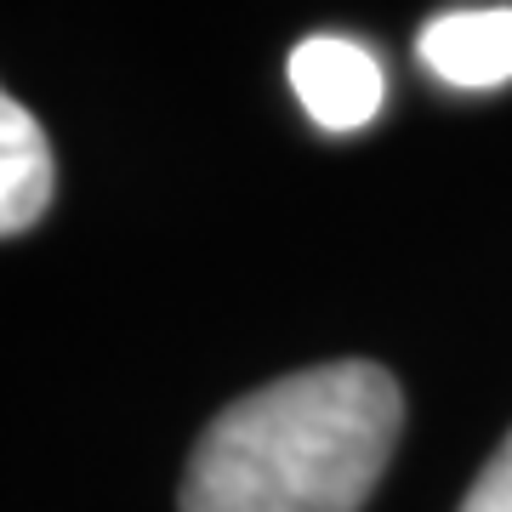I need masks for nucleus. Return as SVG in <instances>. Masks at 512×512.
I'll return each mask as SVG.
<instances>
[{
  "mask_svg": "<svg viewBox=\"0 0 512 512\" xmlns=\"http://www.w3.org/2000/svg\"><path fill=\"white\" fill-rule=\"evenodd\" d=\"M399 382L370 359L234 399L194 444L183 512H359L399 444Z\"/></svg>",
  "mask_w": 512,
  "mask_h": 512,
  "instance_id": "1",
  "label": "nucleus"
},
{
  "mask_svg": "<svg viewBox=\"0 0 512 512\" xmlns=\"http://www.w3.org/2000/svg\"><path fill=\"white\" fill-rule=\"evenodd\" d=\"M291 86L319 131H359L382 114L387 74L376 63V52H365L359 40L308 35L291 52Z\"/></svg>",
  "mask_w": 512,
  "mask_h": 512,
  "instance_id": "2",
  "label": "nucleus"
},
{
  "mask_svg": "<svg viewBox=\"0 0 512 512\" xmlns=\"http://www.w3.org/2000/svg\"><path fill=\"white\" fill-rule=\"evenodd\" d=\"M421 63L456 92H495L512 80V6L444 12L416 40Z\"/></svg>",
  "mask_w": 512,
  "mask_h": 512,
  "instance_id": "3",
  "label": "nucleus"
},
{
  "mask_svg": "<svg viewBox=\"0 0 512 512\" xmlns=\"http://www.w3.org/2000/svg\"><path fill=\"white\" fill-rule=\"evenodd\" d=\"M57 194V165L46 148V131L18 97L0 103V234H29Z\"/></svg>",
  "mask_w": 512,
  "mask_h": 512,
  "instance_id": "4",
  "label": "nucleus"
},
{
  "mask_svg": "<svg viewBox=\"0 0 512 512\" xmlns=\"http://www.w3.org/2000/svg\"><path fill=\"white\" fill-rule=\"evenodd\" d=\"M461 512H512V433L501 439V450L490 456V467H484L478 484L467 490Z\"/></svg>",
  "mask_w": 512,
  "mask_h": 512,
  "instance_id": "5",
  "label": "nucleus"
}]
</instances>
